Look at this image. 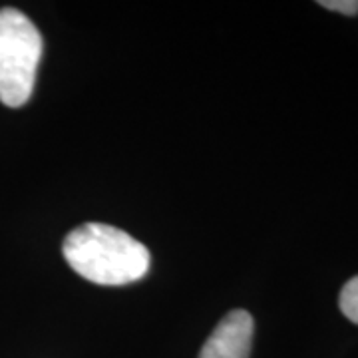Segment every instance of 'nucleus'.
Listing matches in <instances>:
<instances>
[{
    "label": "nucleus",
    "instance_id": "obj_1",
    "mask_svg": "<svg viewBox=\"0 0 358 358\" xmlns=\"http://www.w3.org/2000/svg\"><path fill=\"white\" fill-rule=\"evenodd\" d=\"M62 253L80 277L103 287L140 281L148 275L152 261L145 245L106 223H84L70 231Z\"/></svg>",
    "mask_w": 358,
    "mask_h": 358
},
{
    "label": "nucleus",
    "instance_id": "obj_4",
    "mask_svg": "<svg viewBox=\"0 0 358 358\" xmlns=\"http://www.w3.org/2000/svg\"><path fill=\"white\" fill-rule=\"evenodd\" d=\"M338 305H341V310L345 313L346 319H350L358 324V277H352L343 287Z\"/></svg>",
    "mask_w": 358,
    "mask_h": 358
},
{
    "label": "nucleus",
    "instance_id": "obj_2",
    "mask_svg": "<svg viewBox=\"0 0 358 358\" xmlns=\"http://www.w3.org/2000/svg\"><path fill=\"white\" fill-rule=\"evenodd\" d=\"M42 56V36L24 13L0 10V102L24 106L34 90Z\"/></svg>",
    "mask_w": 358,
    "mask_h": 358
},
{
    "label": "nucleus",
    "instance_id": "obj_3",
    "mask_svg": "<svg viewBox=\"0 0 358 358\" xmlns=\"http://www.w3.org/2000/svg\"><path fill=\"white\" fill-rule=\"evenodd\" d=\"M253 331L255 322L247 310H231L205 341L199 358H249Z\"/></svg>",
    "mask_w": 358,
    "mask_h": 358
},
{
    "label": "nucleus",
    "instance_id": "obj_5",
    "mask_svg": "<svg viewBox=\"0 0 358 358\" xmlns=\"http://www.w3.org/2000/svg\"><path fill=\"white\" fill-rule=\"evenodd\" d=\"M319 4L327 10L346 14V16L358 14V0H320Z\"/></svg>",
    "mask_w": 358,
    "mask_h": 358
}]
</instances>
